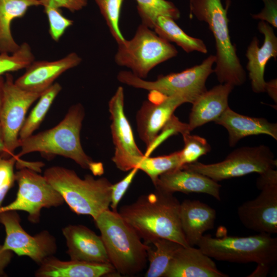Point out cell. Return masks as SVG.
<instances>
[{
  "mask_svg": "<svg viewBox=\"0 0 277 277\" xmlns=\"http://www.w3.org/2000/svg\"><path fill=\"white\" fill-rule=\"evenodd\" d=\"M180 204L173 193L155 189L121 207L118 212L146 244L163 238L188 247L181 225Z\"/></svg>",
  "mask_w": 277,
  "mask_h": 277,
  "instance_id": "cell-1",
  "label": "cell"
},
{
  "mask_svg": "<svg viewBox=\"0 0 277 277\" xmlns=\"http://www.w3.org/2000/svg\"><path fill=\"white\" fill-rule=\"evenodd\" d=\"M85 110L81 104L71 106L64 118L49 129L19 140V157L39 152L47 155H60L73 160L82 168L90 170L95 175L104 172L103 164L92 161L84 152L80 133Z\"/></svg>",
  "mask_w": 277,
  "mask_h": 277,
  "instance_id": "cell-2",
  "label": "cell"
},
{
  "mask_svg": "<svg viewBox=\"0 0 277 277\" xmlns=\"http://www.w3.org/2000/svg\"><path fill=\"white\" fill-rule=\"evenodd\" d=\"M94 221L100 230L110 263L120 274L132 276L146 267L149 245L142 242L136 232L118 211L108 209Z\"/></svg>",
  "mask_w": 277,
  "mask_h": 277,
  "instance_id": "cell-3",
  "label": "cell"
},
{
  "mask_svg": "<svg viewBox=\"0 0 277 277\" xmlns=\"http://www.w3.org/2000/svg\"><path fill=\"white\" fill-rule=\"evenodd\" d=\"M43 175L75 213L94 220L109 209L112 184L107 178L87 174L82 179L74 170L57 166L46 169Z\"/></svg>",
  "mask_w": 277,
  "mask_h": 277,
  "instance_id": "cell-4",
  "label": "cell"
},
{
  "mask_svg": "<svg viewBox=\"0 0 277 277\" xmlns=\"http://www.w3.org/2000/svg\"><path fill=\"white\" fill-rule=\"evenodd\" d=\"M229 3L224 7L221 0H190V18H196L208 25L215 41L216 66L214 69L221 84L241 86L246 80V73L231 41L227 11Z\"/></svg>",
  "mask_w": 277,
  "mask_h": 277,
  "instance_id": "cell-5",
  "label": "cell"
},
{
  "mask_svg": "<svg viewBox=\"0 0 277 277\" xmlns=\"http://www.w3.org/2000/svg\"><path fill=\"white\" fill-rule=\"evenodd\" d=\"M197 246L211 258L236 263H256L270 268L277 261V238L259 233L245 236L203 235Z\"/></svg>",
  "mask_w": 277,
  "mask_h": 277,
  "instance_id": "cell-6",
  "label": "cell"
},
{
  "mask_svg": "<svg viewBox=\"0 0 277 277\" xmlns=\"http://www.w3.org/2000/svg\"><path fill=\"white\" fill-rule=\"evenodd\" d=\"M215 55H210L202 63L184 71L159 75L153 81H145L134 75L131 71H122L117 79L127 85L149 91H155L165 97L179 96L186 103L192 104L207 89L206 82L213 72Z\"/></svg>",
  "mask_w": 277,
  "mask_h": 277,
  "instance_id": "cell-7",
  "label": "cell"
},
{
  "mask_svg": "<svg viewBox=\"0 0 277 277\" xmlns=\"http://www.w3.org/2000/svg\"><path fill=\"white\" fill-rule=\"evenodd\" d=\"M177 54L170 42L141 24L132 38L118 44L114 59L118 65L130 68L134 75L144 79L154 67Z\"/></svg>",
  "mask_w": 277,
  "mask_h": 277,
  "instance_id": "cell-8",
  "label": "cell"
},
{
  "mask_svg": "<svg viewBox=\"0 0 277 277\" xmlns=\"http://www.w3.org/2000/svg\"><path fill=\"white\" fill-rule=\"evenodd\" d=\"M276 165L269 148L260 145L238 148L220 162L205 164L196 161L183 166L217 182L252 173L261 174Z\"/></svg>",
  "mask_w": 277,
  "mask_h": 277,
  "instance_id": "cell-9",
  "label": "cell"
},
{
  "mask_svg": "<svg viewBox=\"0 0 277 277\" xmlns=\"http://www.w3.org/2000/svg\"><path fill=\"white\" fill-rule=\"evenodd\" d=\"M18 190L14 200L2 206L0 212L23 211L28 214L29 222L38 223L42 208L60 206L65 202L60 193L47 181L44 175L26 167L15 173Z\"/></svg>",
  "mask_w": 277,
  "mask_h": 277,
  "instance_id": "cell-10",
  "label": "cell"
},
{
  "mask_svg": "<svg viewBox=\"0 0 277 277\" xmlns=\"http://www.w3.org/2000/svg\"><path fill=\"white\" fill-rule=\"evenodd\" d=\"M0 223L6 233L3 249L10 250L18 256H28L38 265L56 252L55 238L47 230L33 236L28 233L21 225L17 211L0 212Z\"/></svg>",
  "mask_w": 277,
  "mask_h": 277,
  "instance_id": "cell-11",
  "label": "cell"
},
{
  "mask_svg": "<svg viewBox=\"0 0 277 277\" xmlns=\"http://www.w3.org/2000/svg\"><path fill=\"white\" fill-rule=\"evenodd\" d=\"M42 93L22 89L15 83L11 74H6L0 124L5 146L12 155H15L14 151L19 147V133L25 121L27 112Z\"/></svg>",
  "mask_w": 277,
  "mask_h": 277,
  "instance_id": "cell-12",
  "label": "cell"
},
{
  "mask_svg": "<svg viewBox=\"0 0 277 277\" xmlns=\"http://www.w3.org/2000/svg\"><path fill=\"white\" fill-rule=\"evenodd\" d=\"M110 126L114 153L112 161L116 167L127 171L136 168L144 157L136 144L131 125L124 112V93L118 87L109 102Z\"/></svg>",
  "mask_w": 277,
  "mask_h": 277,
  "instance_id": "cell-13",
  "label": "cell"
},
{
  "mask_svg": "<svg viewBox=\"0 0 277 277\" xmlns=\"http://www.w3.org/2000/svg\"><path fill=\"white\" fill-rule=\"evenodd\" d=\"M185 103V100L179 96L165 97L155 91H150L148 100L143 102L136 117L139 136L147 147L145 156L150 154L159 133L173 115L174 111Z\"/></svg>",
  "mask_w": 277,
  "mask_h": 277,
  "instance_id": "cell-14",
  "label": "cell"
},
{
  "mask_svg": "<svg viewBox=\"0 0 277 277\" xmlns=\"http://www.w3.org/2000/svg\"><path fill=\"white\" fill-rule=\"evenodd\" d=\"M254 199L238 208V215L247 228L259 233H277V184L266 185Z\"/></svg>",
  "mask_w": 277,
  "mask_h": 277,
  "instance_id": "cell-15",
  "label": "cell"
},
{
  "mask_svg": "<svg viewBox=\"0 0 277 277\" xmlns=\"http://www.w3.org/2000/svg\"><path fill=\"white\" fill-rule=\"evenodd\" d=\"M258 29L264 36L263 44L259 46V41L254 36L247 47L246 56V66L253 91L256 93L266 91L267 82L264 80V72L268 61L277 57V37L272 27L268 23L260 21Z\"/></svg>",
  "mask_w": 277,
  "mask_h": 277,
  "instance_id": "cell-16",
  "label": "cell"
},
{
  "mask_svg": "<svg viewBox=\"0 0 277 277\" xmlns=\"http://www.w3.org/2000/svg\"><path fill=\"white\" fill-rule=\"evenodd\" d=\"M81 62L82 58L74 52L56 61H34L14 82L23 89L42 93L62 74L77 66Z\"/></svg>",
  "mask_w": 277,
  "mask_h": 277,
  "instance_id": "cell-17",
  "label": "cell"
},
{
  "mask_svg": "<svg viewBox=\"0 0 277 277\" xmlns=\"http://www.w3.org/2000/svg\"><path fill=\"white\" fill-rule=\"evenodd\" d=\"M70 260L92 263H110L100 235L82 225H69L62 229Z\"/></svg>",
  "mask_w": 277,
  "mask_h": 277,
  "instance_id": "cell-18",
  "label": "cell"
},
{
  "mask_svg": "<svg viewBox=\"0 0 277 277\" xmlns=\"http://www.w3.org/2000/svg\"><path fill=\"white\" fill-rule=\"evenodd\" d=\"M153 185L155 189L172 193H204L221 200V186L217 182L183 166L161 174Z\"/></svg>",
  "mask_w": 277,
  "mask_h": 277,
  "instance_id": "cell-19",
  "label": "cell"
},
{
  "mask_svg": "<svg viewBox=\"0 0 277 277\" xmlns=\"http://www.w3.org/2000/svg\"><path fill=\"white\" fill-rule=\"evenodd\" d=\"M199 248L182 246L170 261L164 277H227Z\"/></svg>",
  "mask_w": 277,
  "mask_h": 277,
  "instance_id": "cell-20",
  "label": "cell"
},
{
  "mask_svg": "<svg viewBox=\"0 0 277 277\" xmlns=\"http://www.w3.org/2000/svg\"><path fill=\"white\" fill-rule=\"evenodd\" d=\"M234 87L229 84L220 83L200 95L192 104L187 123L190 131L215 122L229 107L228 97Z\"/></svg>",
  "mask_w": 277,
  "mask_h": 277,
  "instance_id": "cell-21",
  "label": "cell"
},
{
  "mask_svg": "<svg viewBox=\"0 0 277 277\" xmlns=\"http://www.w3.org/2000/svg\"><path fill=\"white\" fill-rule=\"evenodd\" d=\"M180 219L185 240L193 247L205 232L214 227L216 211L199 200H185L180 204Z\"/></svg>",
  "mask_w": 277,
  "mask_h": 277,
  "instance_id": "cell-22",
  "label": "cell"
},
{
  "mask_svg": "<svg viewBox=\"0 0 277 277\" xmlns=\"http://www.w3.org/2000/svg\"><path fill=\"white\" fill-rule=\"evenodd\" d=\"M226 128L230 147L242 138L250 135L266 134L277 140V124L265 118L245 116L232 110L229 107L214 122Z\"/></svg>",
  "mask_w": 277,
  "mask_h": 277,
  "instance_id": "cell-23",
  "label": "cell"
},
{
  "mask_svg": "<svg viewBox=\"0 0 277 277\" xmlns=\"http://www.w3.org/2000/svg\"><path fill=\"white\" fill-rule=\"evenodd\" d=\"M35 272L37 277H101L111 275V263H92L70 260L62 261L53 255L46 258Z\"/></svg>",
  "mask_w": 277,
  "mask_h": 277,
  "instance_id": "cell-24",
  "label": "cell"
},
{
  "mask_svg": "<svg viewBox=\"0 0 277 277\" xmlns=\"http://www.w3.org/2000/svg\"><path fill=\"white\" fill-rule=\"evenodd\" d=\"M38 6L39 0H0V53H12L19 48L11 33V23L23 17L29 8Z\"/></svg>",
  "mask_w": 277,
  "mask_h": 277,
  "instance_id": "cell-25",
  "label": "cell"
},
{
  "mask_svg": "<svg viewBox=\"0 0 277 277\" xmlns=\"http://www.w3.org/2000/svg\"><path fill=\"white\" fill-rule=\"evenodd\" d=\"M154 31L161 37L169 42H173L187 53L197 51L207 53V48L201 39L186 34L173 19L165 16L158 17L154 23Z\"/></svg>",
  "mask_w": 277,
  "mask_h": 277,
  "instance_id": "cell-26",
  "label": "cell"
},
{
  "mask_svg": "<svg viewBox=\"0 0 277 277\" xmlns=\"http://www.w3.org/2000/svg\"><path fill=\"white\" fill-rule=\"evenodd\" d=\"M151 244L155 248L149 246L147 250L149 267L145 276H164L174 254L183 246L174 241L163 238L156 239Z\"/></svg>",
  "mask_w": 277,
  "mask_h": 277,
  "instance_id": "cell-27",
  "label": "cell"
},
{
  "mask_svg": "<svg viewBox=\"0 0 277 277\" xmlns=\"http://www.w3.org/2000/svg\"><path fill=\"white\" fill-rule=\"evenodd\" d=\"M62 90L61 85L53 83L40 95L39 100L26 118L19 133V139L26 138L33 134L44 120L54 100Z\"/></svg>",
  "mask_w": 277,
  "mask_h": 277,
  "instance_id": "cell-28",
  "label": "cell"
},
{
  "mask_svg": "<svg viewBox=\"0 0 277 277\" xmlns=\"http://www.w3.org/2000/svg\"><path fill=\"white\" fill-rule=\"evenodd\" d=\"M143 25L153 29L157 18L169 17L174 20L180 17V12L174 4L167 0H135Z\"/></svg>",
  "mask_w": 277,
  "mask_h": 277,
  "instance_id": "cell-29",
  "label": "cell"
},
{
  "mask_svg": "<svg viewBox=\"0 0 277 277\" xmlns=\"http://www.w3.org/2000/svg\"><path fill=\"white\" fill-rule=\"evenodd\" d=\"M181 167L179 151L168 155L149 157L144 156L136 168L144 172L153 184L161 174Z\"/></svg>",
  "mask_w": 277,
  "mask_h": 277,
  "instance_id": "cell-30",
  "label": "cell"
},
{
  "mask_svg": "<svg viewBox=\"0 0 277 277\" xmlns=\"http://www.w3.org/2000/svg\"><path fill=\"white\" fill-rule=\"evenodd\" d=\"M34 61L35 57L30 45L27 43H23L12 53H0V76L26 69Z\"/></svg>",
  "mask_w": 277,
  "mask_h": 277,
  "instance_id": "cell-31",
  "label": "cell"
},
{
  "mask_svg": "<svg viewBox=\"0 0 277 277\" xmlns=\"http://www.w3.org/2000/svg\"><path fill=\"white\" fill-rule=\"evenodd\" d=\"M182 135L184 146L183 149L179 151L181 166L197 161L200 157L210 151V145L205 138L191 135L190 132Z\"/></svg>",
  "mask_w": 277,
  "mask_h": 277,
  "instance_id": "cell-32",
  "label": "cell"
},
{
  "mask_svg": "<svg viewBox=\"0 0 277 277\" xmlns=\"http://www.w3.org/2000/svg\"><path fill=\"white\" fill-rule=\"evenodd\" d=\"M105 18L107 25L117 44L123 42L124 37L120 29L121 7L124 0H94Z\"/></svg>",
  "mask_w": 277,
  "mask_h": 277,
  "instance_id": "cell-33",
  "label": "cell"
},
{
  "mask_svg": "<svg viewBox=\"0 0 277 277\" xmlns=\"http://www.w3.org/2000/svg\"><path fill=\"white\" fill-rule=\"evenodd\" d=\"M19 158L17 155L10 157H4L0 155V208L15 181L14 167L16 162L21 160Z\"/></svg>",
  "mask_w": 277,
  "mask_h": 277,
  "instance_id": "cell-34",
  "label": "cell"
},
{
  "mask_svg": "<svg viewBox=\"0 0 277 277\" xmlns=\"http://www.w3.org/2000/svg\"><path fill=\"white\" fill-rule=\"evenodd\" d=\"M44 8L49 22V34L53 40L57 42L66 29L72 25L73 22L64 16L60 9L49 7Z\"/></svg>",
  "mask_w": 277,
  "mask_h": 277,
  "instance_id": "cell-35",
  "label": "cell"
},
{
  "mask_svg": "<svg viewBox=\"0 0 277 277\" xmlns=\"http://www.w3.org/2000/svg\"><path fill=\"white\" fill-rule=\"evenodd\" d=\"M138 169L134 168L122 180L112 184L111 186V202L110 207L113 211L117 210L118 205L131 184Z\"/></svg>",
  "mask_w": 277,
  "mask_h": 277,
  "instance_id": "cell-36",
  "label": "cell"
},
{
  "mask_svg": "<svg viewBox=\"0 0 277 277\" xmlns=\"http://www.w3.org/2000/svg\"><path fill=\"white\" fill-rule=\"evenodd\" d=\"M264 7L262 11L257 14H251L253 19H259L268 23L270 25L277 28V0H262Z\"/></svg>",
  "mask_w": 277,
  "mask_h": 277,
  "instance_id": "cell-37",
  "label": "cell"
},
{
  "mask_svg": "<svg viewBox=\"0 0 277 277\" xmlns=\"http://www.w3.org/2000/svg\"><path fill=\"white\" fill-rule=\"evenodd\" d=\"M41 6L60 9L65 8L71 12L82 9L87 4V0H39Z\"/></svg>",
  "mask_w": 277,
  "mask_h": 277,
  "instance_id": "cell-38",
  "label": "cell"
},
{
  "mask_svg": "<svg viewBox=\"0 0 277 277\" xmlns=\"http://www.w3.org/2000/svg\"><path fill=\"white\" fill-rule=\"evenodd\" d=\"M13 256V252L10 250L3 249L0 244V276H5V268L10 263Z\"/></svg>",
  "mask_w": 277,
  "mask_h": 277,
  "instance_id": "cell-39",
  "label": "cell"
},
{
  "mask_svg": "<svg viewBox=\"0 0 277 277\" xmlns=\"http://www.w3.org/2000/svg\"><path fill=\"white\" fill-rule=\"evenodd\" d=\"M270 96L276 102V80L267 82L266 91Z\"/></svg>",
  "mask_w": 277,
  "mask_h": 277,
  "instance_id": "cell-40",
  "label": "cell"
},
{
  "mask_svg": "<svg viewBox=\"0 0 277 277\" xmlns=\"http://www.w3.org/2000/svg\"><path fill=\"white\" fill-rule=\"evenodd\" d=\"M0 155L4 157H10L14 156L10 154L6 148L3 136L1 126L0 124Z\"/></svg>",
  "mask_w": 277,
  "mask_h": 277,
  "instance_id": "cell-41",
  "label": "cell"
},
{
  "mask_svg": "<svg viewBox=\"0 0 277 277\" xmlns=\"http://www.w3.org/2000/svg\"><path fill=\"white\" fill-rule=\"evenodd\" d=\"M4 83V77L3 76H0V112L3 102Z\"/></svg>",
  "mask_w": 277,
  "mask_h": 277,
  "instance_id": "cell-42",
  "label": "cell"
}]
</instances>
